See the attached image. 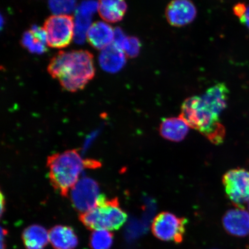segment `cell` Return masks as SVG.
I'll return each instance as SVG.
<instances>
[{
  "label": "cell",
  "mask_w": 249,
  "mask_h": 249,
  "mask_svg": "<svg viewBox=\"0 0 249 249\" xmlns=\"http://www.w3.org/2000/svg\"><path fill=\"white\" fill-rule=\"evenodd\" d=\"M101 195L96 180L89 177H82L71 189L68 196L74 209L81 214L96 207Z\"/></svg>",
  "instance_id": "52a82bcc"
},
{
  "label": "cell",
  "mask_w": 249,
  "mask_h": 249,
  "mask_svg": "<svg viewBox=\"0 0 249 249\" xmlns=\"http://www.w3.org/2000/svg\"><path fill=\"white\" fill-rule=\"evenodd\" d=\"M7 234V230L1 227V249H6L5 236Z\"/></svg>",
  "instance_id": "603a6c76"
},
{
  "label": "cell",
  "mask_w": 249,
  "mask_h": 249,
  "mask_svg": "<svg viewBox=\"0 0 249 249\" xmlns=\"http://www.w3.org/2000/svg\"><path fill=\"white\" fill-rule=\"evenodd\" d=\"M189 127L188 124L180 117L166 118L161 120L160 131L165 139L179 142L188 135Z\"/></svg>",
  "instance_id": "4fadbf2b"
},
{
  "label": "cell",
  "mask_w": 249,
  "mask_h": 249,
  "mask_svg": "<svg viewBox=\"0 0 249 249\" xmlns=\"http://www.w3.org/2000/svg\"><path fill=\"white\" fill-rule=\"evenodd\" d=\"M233 11L241 22L249 29V4L239 2L233 7Z\"/></svg>",
  "instance_id": "7402d4cb"
},
{
  "label": "cell",
  "mask_w": 249,
  "mask_h": 249,
  "mask_svg": "<svg viewBox=\"0 0 249 249\" xmlns=\"http://www.w3.org/2000/svg\"><path fill=\"white\" fill-rule=\"evenodd\" d=\"M21 45L28 51L42 54L46 51V34L43 27H33L23 34L21 40Z\"/></svg>",
  "instance_id": "ac0fdd59"
},
{
  "label": "cell",
  "mask_w": 249,
  "mask_h": 249,
  "mask_svg": "<svg viewBox=\"0 0 249 249\" xmlns=\"http://www.w3.org/2000/svg\"><path fill=\"white\" fill-rule=\"evenodd\" d=\"M226 231L230 235L244 237L249 233V213L236 208L227 212L222 219Z\"/></svg>",
  "instance_id": "30bf717a"
},
{
  "label": "cell",
  "mask_w": 249,
  "mask_h": 249,
  "mask_svg": "<svg viewBox=\"0 0 249 249\" xmlns=\"http://www.w3.org/2000/svg\"><path fill=\"white\" fill-rule=\"evenodd\" d=\"M100 166L96 160H84L77 149L54 154L47 160L51 185L64 197H68L71 189L81 178L83 170L95 169Z\"/></svg>",
  "instance_id": "7a4b0ae2"
},
{
  "label": "cell",
  "mask_w": 249,
  "mask_h": 249,
  "mask_svg": "<svg viewBox=\"0 0 249 249\" xmlns=\"http://www.w3.org/2000/svg\"><path fill=\"white\" fill-rule=\"evenodd\" d=\"M187 220L169 212H163L155 217L152 232L158 239L179 244L184 237Z\"/></svg>",
  "instance_id": "8992f818"
},
{
  "label": "cell",
  "mask_w": 249,
  "mask_h": 249,
  "mask_svg": "<svg viewBox=\"0 0 249 249\" xmlns=\"http://www.w3.org/2000/svg\"><path fill=\"white\" fill-rule=\"evenodd\" d=\"M113 242V234L107 230H95L90 236L89 245L92 249H110Z\"/></svg>",
  "instance_id": "d6986e66"
},
{
  "label": "cell",
  "mask_w": 249,
  "mask_h": 249,
  "mask_svg": "<svg viewBox=\"0 0 249 249\" xmlns=\"http://www.w3.org/2000/svg\"><path fill=\"white\" fill-rule=\"evenodd\" d=\"M1 215H2V214L3 213V212H4V205H5V203H4V197H3V195H2V194H1Z\"/></svg>",
  "instance_id": "cb8c5ba5"
},
{
  "label": "cell",
  "mask_w": 249,
  "mask_h": 249,
  "mask_svg": "<svg viewBox=\"0 0 249 249\" xmlns=\"http://www.w3.org/2000/svg\"><path fill=\"white\" fill-rule=\"evenodd\" d=\"M76 0H49V5L56 14H67L74 8Z\"/></svg>",
  "instance_id": "44dd1931"
},
{
  "label": "cell",
  "mask_w": 249,
  "mask_h": 249,
  "mask_svg": "<svg viewBox=\"0 0 249 249\" xmlns=\"http://www.w3.org/2000/svg\"><path fill=\"white\" fill-rule=\"evenodd\" d=\"M127 217L117 198H107L105 195H101L96 207L80 214L79 219L89 230L113 231L120 229L125 223Z\"/></svg>",
  "instance_id": "277c9868"
},
{
  "label": "cell",
  "mask_w": 249,
  "mask_h": 249,
  "mask_svg": "<svg viewBox=\"0 0 249 249\" xmlns=\"http://www.w3.org/2000/svg\"><path fill=\"white\" fill-rule=\"evenodd\" d=\"M165 14L171 26L179 27L195 19L197 9L191 0H173L167 5Z\"/></svg>",
  "instance_id": "9c48e42d"
},
{
  "label": "cell",
  "mask_w": 249,
  "mask_h": 249,
  "mask_svg": "<svg viewBox=\"0 0 249 249\" xmlns=\"http://www.w3.org/2000/svg\"><path fill=\"white\" fill-rule=\"evenodd\" d=\"M229 95V90L226 84L220 83L208 89L200 97L204 107L219 117L227 107Z\"/></svg>",
  "instance_id": "8fae6325"
},
{
  "label": "cell",
  "mask_w": 249,
  "mask_h": 249,
  "mask_svg": "<svg viewBox=\"0 0 249 249\" xmlns=\"http://www.w3.org/2000/svg\"><path fill=\"white\" fill-rule=\"evenodd\" d=\"M75 23L73 16L55 14L46 18L43 24L50 48L63 49L69 46L74 38Z\"/></svg>",
  "instance_id": "5b68a950"
},
{
  "label": "cell",
  "mask_w": 249,
  "mask_h": 249,
  "mask_svg": "<svg viewBox=\"0 0 249 249\" xmlns=\"http://www.w3.org/2000/svg\"><path fill=\"white\" fill-rule=\"evenodd\" d=\"M86 36L93 48L103 51L114 42L115 30L110 25L104 21H96L89 27Z\"/></svg>",
  "instance_id": "7c38bea8"
},
{
  "label": "cell",
  "mask_w": 249,
  "mask_h": 249,
  "mask_svg": "<svg viewBox=\"0 0 249 249\" xmlns=\"http://www.w3.org/2000/svg\"><path fill=\"white\" fill-rule=\"evenodd\" d=\"M180 117L213 144L219 145L225 139V127L220 123L219 117L204 107L200 96L186 99L182 105Z\"/></svg>",
  "instance_id": "3957f363"
},
{
  "label": "cell",
  "mask_w": 249,
  "mask_h": 249,
  "mask_svg": "<svg viewBox=\"0 0 249 249\" xmlns=\"http://www.w3.org/2000/svg\"><path fill=\"white\" fill-rule=\"evenodd\" d=\"M227 197L237 208L249 202V171L241 168L227 171L223 177Z\"/></svg>",
  "instance_id": "ba28073f"
},
{
  "label": "cell",
  "mask_w": 249,
  "mask_h": 249,
  "mask_svg": "<svg viewBox=\"0 0 249 249\" xmlns=\"http://www.w3.org/2000/svg\"><path fill=\"white\" fill-rule=\"evenodd\" d=\"M120 48L123 50L124 54L129 57H136L139 54L141 43L136 37H126L124 39Z\"/></svg>",
  "instance_id": "ffe728a7"
},
{
  "label": "cell",
  "mask_w": 249,
  "mask_h": 249,
  "mask_svg": "<svg viewBox=\"0 0 249 249\" xmlns=\"http://www.w3.org/2000/svg\"><path fill=\"white\" fill-rule=\"evenodd\" d=\"M49 233V241L55 249H74L78 245L77 236L71 227L56 226Z\"/></svg>",
  "instance_id": "9a60e30c"
},
{
  "label": "cell",
  "mask_w": 249,
  "mask_h": 249,
  "mask_svg": "<svg viewBox=\"0 0 249 249\" xmlns=\"http://www.w3.org/2000/svg\"><path fill=\"white\" fill-rule=\"evenodd\" d=\"M97 5L99 16L107 23L122 20L127 10L124 0H98Z\"/></svg>",
  "instance_id": "5bb4252c"
},
{
  "label": "cell",
  "mask_w": 249,
  "mask_h": 249,
  "mask_svg": "<svg viewBox=\"0 0 249 249\" xmlns=\"http://www.w3.org/2000/svg\"></svg>",
  "instance_id": "d4e9b609"
},
{
  "label": "cell",
  "mask_w": 249,
  "mask_h": 249,
  "mask_svg": "<svg viewBox=\"0 0 249 249\" xmlns=\"http://www.w3.org/2000/svg\"><path fill=\"white\" fill-rule=\"evenodd\" d=\"M99 62L103 69L109 72H117L126 62L125 54L114 43L102 51Z\"/></svg>",
  "instance_id": "2e32d148"
},
{
  "label": "cell",
  "mask_w": 249,
  "mask_h": 249,
  "mask_svg": "<svg viewBox=\"0 0 249 249\" xmlns=\"http://www.w3.org/2000/svg\"><path fill=\"white\" fill-rule=\"evenodd\" d=\"M67 91L76 92L85 88L95 75L93 55L85 50L60 51L53 57L47 68Z\"/></svg>",
  "instance_id": "6da1fadb"
},
{
  "label": "cell",
  "mask_w": 249,
  "mask_h": 249,
  "mask_svg": "<svg viewBox=\"0 0 249 249\" xmlns=\"http://www.w3.org/2000/svg\"><path fill=\"white\" fill-rule=\"evenodd\" d=\"M23 241L27 249H43L49 241V233L44 227L34 225L27 227L22 234Z\"/></svg>",
  "instance_id": "e0dca14e"
}]
</instances>
